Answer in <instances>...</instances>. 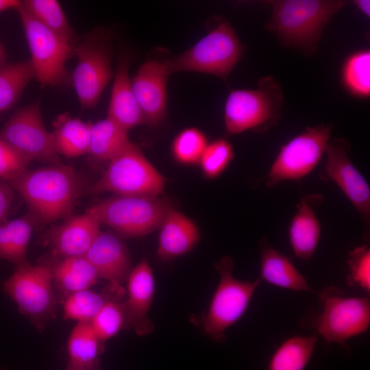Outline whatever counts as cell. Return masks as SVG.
<instances>
[{
  "label": "cell",
  "instance_id": "6da1fadb",
  "mask_svg": "<svg viewBox=\"0 0 370 370\" xmlns=\"http://www.w3.org/2000/svg\"><path fill=\"white\" fill-rule=\"evenodd\" d=\"M25 201L36 225L71 217L86 183L70 166L61 162L27 169L8 182Z\"/></svg>",
  "mask_w": 370,
  "mask_h": 370
},
{
  "label": "cell",
  "instance_id": "7a4b0ae2",
  "mask_svg": "<svg viewBox=\"0 0 370 370\" xmlns=\"http://www.w3.org/2000/svg\"><path fill=\"white\" fill-rule=\"evenodd\" d=\"M272 16L267 23L284 47L306 56L317 51L323 31L331 18L349 3L340 0H278L268 1Z\"/></svg>",
  "mask_w": 370,
  "mask_h": 370
},
{
  "label": "cell",
  "instance_id": "3957f363",
  "mask_svg": "<svg viewBox=\"0 0 370 370\" xmlns=\"http://www.w3.org/2000/svg\"><path fill=\"white\" fill-rule=\"evenodd\" d=\"M284 95L271 76L260 78L254 90H234L229 94L224 110L226 131L236 134L247 130L264 132L280 119Z\"/></svg>",
  "mask_w": 370,
  "mask_h": 370
},
{
  "label": "cell",
  "instance_id": "277c9868",
  "mask_svg": "<svg viewBox=\"0 0 370 370\" xmlns=\"http://www.w3.org/2000/svg\"><path fill=\"white\" fill-rule=\"evenodd\" d=\"M171 208L170 202L160 197L116 195L101 200L86 212L118 235L140 237L159 229Z\"/></svg>",
  "mask_w": 370,
  "mask_h": 370
},
{
  "label": "cell",
  "instance_id": "5b68a950",
  "mask_svg": "<svg viewBox=\"0 0 370 370\" xmlns=\"http://www.w3.org/2000/svg\"><path fill=\"white\" fill-rule=\"evenodd\" d=\"M244 53L237 34L226 21L210 31L195 45L164 62L169 75L195 71L225 79Z\"/></svg>",
  "mask_w": 370,
  "mask_h": 370
},
{
  "label": "cell",
  "instance_id": "8992f818",
  "mask_svg": "<svg viewBox=\"0 0 370 370\" xmlns=\"http://www.w3.org/2000/svg\"><path fill=\"white\" fill-rule=\"evenodd\" d=\"M166 179L145 158L140 148L130 142L108 162L102 176L87 191L120 195L159 197Z\"/></svg>",
  "mask_w": 370,
  "mask_h": 370
},
{
  "label": "cell",
  "instance_id": "52a82bcc",
  "mask_svg": "<svg viewBox=\"0 0 370 370\" xmlns=\"http://www.w3.org/2000/svg\"><path fill=\"white\" fill-rule=\"evenodd\" d=\"M112 53V36L101 28L87 34L74 47L73 56L77 62L71 81L82 109L95 108L113 78Z\"/></svg>",
  "mask_w": 370,
  "mask_h": 370
},
{
  "label": "cell",
  "instance_id": "ba28073f",
  "mask_svg": "<svg viewBox=\"0 0 370 370\" xmlns=\"http://www.w3.org/2000/svg\"><path fill=\"white\" fill-rule=\"evenodd\" d=\"M3 289L37 329L42 330L56 317L57 297L51 265L28 262L17 265L3 282Z\"/></svg>",
  "mask_w": 370,
  "mask_h": 370
},
{
  "label": "cell",
  "instance_id": "9c48e42d",
  "mask_svg": "<svg viewBox=\"0 0 370 370\" xmlns=\"http://www.w3.org/2000/svg\"><path fill=\"white\" fill-rule=\"evenodd\" d=\"M16 11L28 44L35 78L42 87L68 84L71 75L66 62L73 56L74 46L33 18L21 4Z\"/></svg>",
  "mask_w": 370,
  "mask_h": 370
},
{
  "label": "cell",
  "instance_id": "30bf717a",
  "mask_svg": "<svg viewBox=\"0 0 370 370\" xmlns=\"http://www.w3.org/2000/svg\"><path fill=\"white\" fill-rule=\"evenodd\" d=\"M233 267L230 256L223 257L215 263L220 280L203 320L205 333L219 342L225 340V330L245 312L261 281L238 280L232 275Z\"/></svg>",
  "mask_w": 370,
  "mask_h": 370
},
{
  "label": "cell",
  "instance_id": "8fae6325",
  "mask_svg": "<svg viewBox=\"0 0 370 370\" xmlns=\"http://www.w3.org/2000/svg\"><path fill=\"white\" fill-rule=\"evenodd\" d=\"M318 298L322 307L314 327L328 342L343 345L365 333L370 324V302L366 297H349L338 288H323Z\"/></svg>",
  "mask_w": 370,
  "mask_h": 370
},
{
  "label": "cell",
  "instance_id": "7c38bea8",
  "mask_svg": "<svg viewBox=\"0 0 370 370\" xmlns=\"http://www.w3.org/2000/svg\"><path fill=\"white\" fill-rule=\"evenodd\" d=\"M333 124L308 127L282 145L266 177V186L273 187L286 180H299L320 162L330 140Z\"/></svg>",
  "mask_w": 370,
  "mask_h": 370
},
{
  "label": "cell",
  "instance_id": "4fadbf2b",
  "mask_svg": "<svg viewBox=\"0 0 370 370\" xmlns=\"http://www.w3.org/2000/svg\"><path fill=\"white\" fill-rule=\"evenodd\" d=\"M0 138L32 160L61 162L51 132L45 126L38 101L16 111L0 130Z\"/></svg>",
  "mask_w": 370,
  "mask_h": 370
},
{
  "label": "cell",
  "instance_id": "5bb4252c",
  "mask_svg": "<svg viewBox=\"0 0 370 370\" xmlns=\"http://www.w3.org/2000/svg\"><path fill=\"white\" fill-rule=\"evenodd\" d=\"M349 142L341 138L330 139L325 149L326 161L320 172L323 180L334 182L360 215L369 235L370 188L349 157Z\"/></svg>",
  "mask_w": 370,
  "mask_h": 370
},
{
  "label": "cell",
  "instance_id": "9a60e30c",
  "mask_svg": "<svg viewBox=\"0 0 370 370\" xmlns=\"http://www.w3.org/2000/svg\"><path fill=\"white\" fill-rule=\"evenodd\" d=\"M84 256L99 278L107 280L114 291H119L132 270L126 245L119 235L110 231H100Z\"/></svg>",
  "mask_w": 370,
  "mask_h": 370
},
{
  "label": "cell",
  "instance_id": "2e32d148",
  "mask_svg": "<svg viewBox=\"0 0 370 370\" xmlns=\"http://www.w3.org/2000/svg\"><path fill=\"white\" fill-rule=\"evenodd\" d=\"M169 76L164 62L151 60L144 62L132 79L133 91L146 124L156 125L164 117Z\"/></svg>",
  "mask_w": 370,
  "mask_h": 370
},
{
  "label": "cell",
  "instance_id": "e0dca14e",
  "mask_svg": "<svg viewBox=\"0 0 370 370\" xmlns=\"http://www.w3.org/2000/svg\"><path fill=\"white\" fill-rule=\"evenodd\" d=\"M155 291V281L148 262L141 260L127 278V300L124 303L125 328L143 336L152 333L154 325L148 317Z\"/></svg>",
  "mask_w": 370,
  "mask_h": 370
},
{
  "label": "cell",
  "instance_id": "ac0fdd59",
  "mask_svg": "<svg viewBox=\"0 0 370 370\" xmlns=\"http://www.w3.org/2000/svg\"><path fill=\"white\" fill-rule=\"evenodd\" d=\"M99 226L100 223L85 212L52 226L45 241L58 258L84 256L101 231Z\"/></svg>",
  "mask_w": 370,
  "mask_h": 370
},
{
  "label": "cell",
  "instance_id": "d6986e66",
  "mask_svg": "<svg viewBox=\"0 0 370 370\" xmlns=\"http://www.w3.org/2000/svg\"><path fill=\"white\" fill-rule=\"evenodd\" d=\"M130 64L129 54L121 52L107 116L127 132L136 126L146 124L133 91L128 71Z\"/></svg>",
  "mask_w": 370,
  "mask_h": 370
},
{
  "label": "cell",
  "instance_id": "ffe728a7",
  "mask_svg": "<svg viewBox=\"0 0 370 370\" xmlns=\"http://www.w3.org/2000/svg\"><path fill=\"white\" fill-rule=\"evenodd\" d=\"M323 200L322 195H308L296 206L297 211L290 224L288 236L295 255L300 259H310L317 247L321 235V224L314 208Z\"/></svg>",
  "mask_w": 370,
  "mask_h": 370
},
{
  "label": "cell",
  "instance_id": "44dd1931",
  "mask_svg": "<svg viewBox=\"0 0 370 370\" xmlns=\"http://www.w3.org/2000/svg\"><path fill=\"white\" fill-rule=\"evenodd\" d=\"M159 229L157 253L162 260H169L186 254L200 240V232L195 222L173 208L166 214Z\"/></svg>",
  "mask_w": 370,
  "mask_h": 370
},
{
  "label": "cell",
  "instance_id": "7402d4cb",
  "mask_svg": "<svg viewBox=\"0 0 370 370\" xmlns=\"http://www.w3.org/2000/svg\"><path fill=\"white\" fill-rule=\"evenodd\" d=\"M260 280L294 291L314 293L289 258L275 249L266 237L260 242Z\"/></svg>",
  "mask_w": 370,
  "mask_h": 370
},
{
  "label": "cell",
  "instance_id": "603a6c76",
  "mask_svg": "<svg viewBox=\"0 0 370 370\" xmlns=\"http://www.w3.org/2000/svg\"><path fill=\"white\" fill-rule=\"evenodd\" d=\"M51 273L55 294L63 301L73 293L89 289L99 278L84 256L58 258L51 266Z\"/></svg>",
  "mask_w": 370,
  "mask_h": 370
},
{
  "label": "cell",
  "instance_id": "cb8c5ba5",
  "mask_svg": "<svg viewBox=\"0 0 370 370\" xmlns=\"http://www.w3.org/2000/svg\"><path fill=\"white\" fill-rule=\"evenodd\" d=\"M92 124L91 121L73 117L68 112L59 114L53 121L51 132L56 153L67 158L88 153Z\"/></svg>",
  "mask_w": 370,
  "mask_h": 370
},
{
  "label": "cell",
  "instance_id": "d4e9b609",
  "mask_svg": "<svg viewBox=\"0 0 370 370\" xmlns=\"http://www.w3.org/2000/svg\"><path fill=\"white\" fill-rule=\"evenodd\" d=\"M35 225L29 213L0 223V259L16 266L27 262V248Z\"/></svg>",
  "mask_w": 370,
  "mask_h": 370
},
{
  "label": "cell",
  "instance_id": "484cf974",
  "mask_svg": "<svg viewBox=\"0 0 370 370\" xmlns=\"http://www.w3.org/2000/svg\"><path fill=\"white\" fill-rule=\"evenodd\" d=\"M90 322H78L68 341L69 366L85 370H97L102 343Z\"/></svg>",
  "mask_w": 370,
  "mask_h": 370
},
{
  "label": "cell",
  "instance_id": "4316f807",
  "mask_svg": "<svg viewBox=\"0 0 370 370\" xmlns=\"http://www.w3.org/2000/svg\"><path fill=\"white\" fill-rule=\"evenodd\" d=\"M127 132L108 117L92 123L88 154L95 160L109 162L130 142Z\"/></svg>",
  "mask_w": 370,
  "mask_h": 370
},
{
  "label": "cell",
  "instance_id": "83f0119b",
  "mask_svg": "<svg viewBox=\"0 0 370 370\" xmlns=\"http://www.w3.org/2000/svg\"><path fill=\"white\" fill-rule=\"evenodd\" d=\"M317 338L295 335L284 341L271 355L267 370H304L314 352Z\"/></svg>",
  "mask_w": 370,
  "mask_h": 370
},
{
  "label": "cell",
  "instance_id": "f1b7e54d",
  "mask_svg": "<svg viewBox=\"0 0 370 370\" xmlns=\"http://www.w3.org/2000/svg\"><path fill=\"white\" fill-rule=\"evenodd\" d=\"M35 78L29 60L0 66V112L10 110L27 84Z\"/></svg>",
  "mask_w": 370,
  "mask_h": 370
},
{
  "label": "cell",
  "instance_id": "f546056e",
  "mask_svg": "<svg viewBox=\"0 0 370 370\" xmlns=\"http://www.w3.org/2000/svg\"><path fill=\"white\" fill-rule=\"evenodd\" d=\"M21 5L33 18L66 39L73 46L77 43V36L58 1L25 0L21 1Z\"/></svg>",
  "mask_w": 370,
  "mask_h": 370
},
{
  "label": "cell",
  "instance_id": "4dcf8cb0",
  "mask_svg": "<svg viewBox=\"0 0 370 370\" xmlns=\"http://www.w3.org/2000/svg\"><path fill=\"white\" fill-rule=\"evenodd\" d=\"M110 295L90 289L76 292L63 301L64 318L78 322H90L110 299Z\"/></svg>",
  "mask_w": 370,
  "mask_h": 370
},
{
  "label": "cell",
  "instance_id": "1f68e13d",
  "mask_svg": "<svg viewBox=\"0 0 370 370\" xmlns=\"http://www.w3.org/2000/svg\"><path fill=\"white\" fill-rule=\"evenodd\" d=\"M345 88L353 95L367 97L370 94V52L362 50L352 54L342 71Z\"/></svg>",
  "mask_w": 370,
  "mask_h": 370
},
{
  "label": "cell",
  "instance_id": "d6a6232c",
  "mask_svg": "<svg viewBox=\"0 0 370 370\" xmlns=\"http://www.w3.org/2000/svg\"><path fill=\"white\" fill-rule=\"evenodd\" d=\"M207 145L208 139L201 130L186 128L175 137L171 145L172 156L180 164H195L199 163Z\"/></svg>",
  "mask_w": 370,
  "mask_h": 370
},
{
  "label": "cell",
  "instance_id": "836d02e7",
  "mask_svg": "<svg viewBox=\"0 0 370 370\" xmlns=\"http://www.w3.org/2000/svg\"><path fill=\"white\" fill-rule=\"evenodd\" d=\"M234 157L232 145L225 139L208 143L199 161L206 177L216 178L228 166Z\"/></svg>",
  "mask_w": 370,
  "mask_h": 370
},
{
  "label": "cell",
  "instance_id": "e575fe53",
  "mask_svg": "<svg viewBox=\"0 0 370 370\" xmlns=\"http://www.w3.org/2000/svg\"><path fill=\"white\" fill-rule=\"evenodd\" d=\"M90 324L101 342L115 336L121 330L125 328L124 303L114 301L107 302L92 319Z\"/></svg>",
  "mask_w": 370,
  "mask_h": 370
},
{
  "label": "cell",
  "instance_id": "d590c367",
  "mask_svg": "<svg viewBox=\"0 0 370 370\" xmlns=\"http://www.w3.org/2000/svg\"><path fill=\"white\" fill-rule=\"evenodd\" d=\"M349 274L347 282L349 286H358L367 293L370 291V249L367 245L350 251L347 260Z\"/></svg>",
  "mask_w": 370,
  "mask_h": 370
},
{
  "label": "cell",
  "instance_id": "8d00e7d4",
  "mask_svg": "<svg viewBox=\"0 0 370 370\" xmlns=\"http://www.w3.org/2000/svg\"><path fill=\"white\" fill-rule=\"evenodd\" d=\"M31 159L0 138V179L9 182L27 168Z\"/></svg>",
  "mask_w": 370,
  "mask_h": 370
},
{
  "label": "cell",
  "instance_id": "74e56055",
  "mask_svg": "<svg viewBox=\"0 0 370 370\" xmlns=\"http://www.w3.org/2000/svg\"><path fill=\"white\" fill-rule=\"evenodd\" d=\"M14 197V189L5 181L0 179V223L7 219Z\"/></svg>",
  "mask_w": 370,
  "mask_h": 370
},
{
  "label": "cell",
  "instance_id": "f35d334b",
  "mask_svg": "<svg viewBox=\"0 0 370 370\" xmlns=\"http://www.w3.org/2000/svg\"><path fill=\"white\" fill-rule=\"evenodd\" d=\"M20 4L21 1L18 0H0V13L12 9L16 10Z\"/></svg>",
  "mask_w": 370,
  "mask_h": 370
},
{
  "label": "cell",
  "instance_id": "ab89813d",
  "mask_svg": "<svg viewBox=\"0 0 370 370\" xmlns=\"http://www.w3.org/2000/svg\"><path fill=\"white\" fill-rule=\"evenodd\" d=\"M356 7L367 16L370 15V1L368 0H356L353 1Z\"/></svg>",
  "mask_w": 370,
  "mask_h": 370
},
{
  "label": "cell",
  "instance_id": "60d3db41",
  "mask_svg": "<svg viewBox=\"0 0 370 370\" xmlns=\"http://www.w3.org/2000/svg\"><path fill=\"white\" fill-rule=\"evenodd\" d=\"M5 62V51L3 45L0 42V66H1Z\"/></svg>",
  "mask_w": 370,
  "mask_h": 370
},
{
  "label": "cell",
  "instance_id": "b9f144b4",
  "mask_svg": "<svg viewBox=\"0 0 370 370\" xmlns=\"http://www.w3.org/2000/svg\"><path fill=\"white\" fill-rule=\"evenodd\" d=\"M67 370H85V369L72 367L69 366L68 368H67Z\"/></svg>",
  "mask_w": 370,
  "mask_h": 370
}]
</instances>
